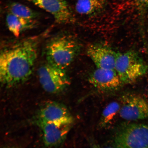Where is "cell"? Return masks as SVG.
<instances>
[{
  "label": "cell",
  "instance_id": "cell-1",
  "mask_svg": "<svg viewBox=\"0 0 148 148\" xmlns=\"http://www.w3.org/2000/svg\"><path fill=\"white\" fill-rule=\"evenodd\" d=\"M41 38V36L29 37L3 48L0 54V79L3 84L12 86L30 77Z\"/></svg>",
  "mask_w": 148,
  "mask_h": 148
},
{
  "label": "cell",
  "instance_id": "cell-2",
  "mask_svg": "<svg viewBox=\"0 0 148 148\" xmlns=\"http://www.w3.org/2000/svg\"><path fill=\"white\" fill-rule=\"evenodd\" d=\"M79 49L78 43L72 36L66 33L57 35L46 44L45 55L47 62L66 70L77 56Z\"/></svg>",
  "mask_w": 148,
  "mask_h": 148
},
{
  "label": "cell",
  "instance_id": "cell-3",
  "mask_svg": "<svg viewBox=\"0 0 148 148\" xmlns=\"http://www.w3.org/2000/svg\"><path fill=\"white\" fill-rule=\"evenodd\" d=\"M148 66L134 51L117 53L115 70L123 84H130L147 73Z\"/></svg>",
  "mask_w": 148,
  "mask_h": 148
},
{
  "label": "cell",
  "instance_id": "cell-4",
  "mask_svg": "<svg viewBox=\"0 0 148 148\" xmlns=\"http://www.w3.org/2000/svg\"><path fill=\"white\" fill-rule=\"evenodd\" d=\"M113 145L118 148H148V125L130 123L124 125L114 136Z\"/></svg>",
  "mask_w": 148,
  "mask_h": 148
},
{
  "label": "cell",
  "instance_id": "cell-5",
  "mask_svg": "<svg viewBox=\"0 0 148 148\" xmlns=\"http://www.w3.org/2000/svg\"><path fill=\"white\" fill-rule=\"evenodd\" d=\"M39 80L46 91L56 93L63 90L69 84L66 70L52 65L47 62L38 70Z\"/></svg>",
  "mask_w": 148,
  "mask_h": 148
},
{
  "label": "cell",
  "instance_id": "cell-6",
  "mask_svg": "<svg viewBox=\"0 0 148 148\" xmlns=\"http://www.w3.org/2000/svg\"><path fill=\"white\" fill-rule=\"evenodd\" d=\"M29 1L51 14L57 23L66 24L75 22V18L66 0Z\"/></svg>",
  "mask_w": 148,
  "mask_h": 148
},
{
  "label": "cell",
  "instance_id": "cell-7",
  "mask_svg": "<svg viewBox=\"0 0 148 148\" xmlns=\"http://www.w3.org/2000/svg\"><path fill=\"white\" fill-rule=\"evenodd\" d=\"M148 103L139 96L128 95L123 98V104L119 112L120 117L128 121H136L148 118Z\"/></svg>",
  "mask_w": 148,
  "mask_h": 148
},
{
  "label": "cell",
  "instance_id": "cell-8",
  "mask_svg": "<svg viewBox=\"0 0 148 148\" xmlns=\"http://www.w3.org/2000/svg\"><path fill=\"white\" fill-rule=\"evenodd\" d=\"M44 144L48 147H55L63 142L71 124L52 123L39 120Z\"/></svg>",
  "mask_w": 148,
  "mask_h": 148
},
{
  "label": "cell",
  "instance_id": "cell-9",
  "mask_svg": "<svg viewBox=\"0 0 148 148\" xmlns=\"http://www.w3.org/2000/svg\"><path fill=\"white\" fill-rule=\"evenodd\" d=\"M86 53L97 68L115 70L117 53L110 48L92 44L88 47Z\"/></svg>",
  "mask_w": 148,
  "mask_h": 148
},
{
  "label": "cell",
  "instance_id": "cell-10",
  "mask_svg": "<svg viewBox=\"0 0 148 148\" xmlns=\"http://www.w3.org/2000/svg\"><path fill=\"white\" fill-rule=\"evenodd\" d=\"M38 120L70 124H72L73 120L67 108L64 105L56 102L44 105L40 110Z\"/></svg>",
  "mask_w": 148,
  "mask_h": 148
},
{
  "label": "cell",
  "instance_id": "cell-11",
  "mask_svg": "<svg viewBox=\"0 0 148 148\" xmlns=\"http://www.w3.org/2000/svg\"><path fill=\"white\" fill-rule=\"evenodd\" d=\"M89 81L96 88L103 90H115L123 84L115 70L97 68L90 74Z\"/></svg>",
  "mask_w": 148,
  "mask_h": 148
},
{
  "label": "cell",
  "instance_id": "cell-12",
  "mask_svg": "<svg viewBox=\"0 0 148 148\" xmlns=\"http://www.w3.org/2000/svg\"><path fill=\"white\" fill-rule=\"evenodd\" d=\"M6 23L9 30L16 37L19 36L24 31L36 27L38 25L36 19L19 17L9 12L6 16Z\"/></svg>",
  "mask_w": 148,
  "mask_h": 148
},
{
  "label": "cell",
  "instance_id": "cell-13",
  "mask_svg": "<svg viewBox=\"0 0 148 148\" xmlns=\"http://www.w3.org/2000/svg\"><path fill=\"white\" fill-rule=\"evenodd\" d=\"M106 3V0H77L75 10L79 14L89 16L103 10Z\"/></svg>",
  "mask_w": 148,
  "mask_h": 148
},
{
  "label": "cell",
  "instance_id": "cell-14",
  "mask_svg": "<svg viewBox=\"0 0 148 148\" xmlns=\"http://www.w3.org/2000/svg\"><path fill=\"white\" fill-rule=\"evenodd\" d=\"M9 12L19 17L36 19L38 14L27 5L17 2H12L8 5Z\"/></svg>",
  "mask_w": 148,
  "mask_h": 148
},
{
  "label": "cell",
  "instance_id": "cell-15",
  "mask_svg": "<svg viewBox=\"0 0 148 148\" xmlns=\"http://www.w3.org/2000/svg\"><path fill=\"white\" fill-rule=\"evenodd\" d=\"M120 106L116 101L112 102L107 105L103 110L100 121L101 126H105L112 121L118 113L119 112Z\"/></svg>",
  "mask_w": 148,
  "mask_h": 148
},
{
  "label": "cell",
  "instance_id": "cell-16",
  "mask_svg": "<svg viewBox=\"0 0 148 148\" xmlns=\"http://www.w3.org/2000/svg\"><path fill=\"white\" fill-rule=\"evenodd\" d=\"M139 14L142 18L148 13V0H134Z\"/></svg>",
  "mask_w": 148,
  "mask_h": 148
},
{
  "label": "cell",
  "instance_id": "cell-17",
  "mask_svg": "<svg viewBox=\"0 0 148 148\" xmlns=\"http://www.w3.org/2000/svg\"><path fill=\"white\" fill-rule=\"evenodd\" d=\"M147 114L148 117V103H147Z\"/></svg>",
  "mask_w": 148,
  "mask_h": 148
}]
</instances>
